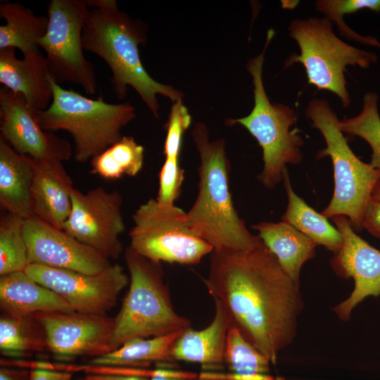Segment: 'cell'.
I'll list each match as a JSON object with an SVG mask.
<instances>
[{
  "label": "cell",
  "instance_id": "cell-1",
  "mask_svg": "<svg viewBox=\"0 0 380 380\" xmlns=\"http://www.w3.org/2000/svg\"><path fill=\"white\" fill-rule=\"evenodd\" d=\"M209 293L226 309L243 337L275 365L292 343L303 308L299 285L285 273L264 243L251 251L213 250Z\"/></svg>",
  "mask_w": 380,
  "mask_h": 380
},
{
  "label": "cell",
  "instance_id": "cell-2",
  "mask_svg": "<svg viewBox=\"0 0 380 380\" xmlns=\"http://www.w3.org/2000/svg\"><path fill=\"white\" fill-rule=\"evenodd\" d=\"M90 8L82 34L83 49L101 57L112 72L111 82L118 99L133 87L156 118L157 94L176 101L182 93L153 80L144 68L139 46L146 42L143 23L120 11L115 0H87Z\"/></svg>",
  "mask_w": 380,
  "mask_h": 380
},
{
  "label": "cell",
  "instance_id": "cell-3",
  "mask_svg": "<svg viewBox=\"0 0 380 380\" xmlns=\"http://www.w3.org/2000/svg\"><path fill=\"white\" fill-rule=\"evenodd\" d=\"M200 158L198 192L188 212L190 228L213 250L251 251L263 243L239 217L229 191V162L224 139L210 141L206 125L196 122L191 132Z\"/></svg>",
  "mask_w": 380,
  "mask_h": 380
},
{
  "label": "cell",
  "instance_id": "cell-4",
  "mask_svg": "<svg viewBox=\"0 0 380 380\" xmlns=\"http://www.w3.org/2000/svg\"><path fill=\"white\" fill-rule=\"evenodd\" d=\"M53 99L44 110L36 111L45 131L64 130L72 137L77 162L91 160L122 137V129L135 118L128 102L110 103L101 96L96 99L63 89L52 78Z\"/></svg>",
  "mask_w": 380,
  "mask_h": 380
},
{
  "label": "cell",
  "instance_id": "cell-5",
  "mask_svg": "<svg viewBox=\"0 0 380 380\" xmlns=\"http://www.w3.org/2000/svg\"><path fill=\"white\" fill-rule=\"evenodd\" d=\"M129 289L114 317L111 351L137 338L163 336L191 327L175 310L161 262L150 260L129 246L125 251Z\"/></svg>",
  "mask_w": 380,
  "mask_h": 380
},
{
  "label": "cell",
  "instance_id": "cell-6",
  "mask_svg": "<svg viewBox=\"0 0 380 380\" xmlns=\"http://www.w3.org/2000/svg\"><path fill=\"white\" fill-rule=\"evenodd\" d=\"M305 115L326 142L317 159L329 156L334 167V195L322 214L327 218L344 215L354 231L360 232L372 192L380 178V169L362 162L353 152L341 129L340 120L327 100L312 99Z\"/></svg>",
  "mask_w": 380,
  "mask_h": 380
},
{
  "label": "cell",
  "instance_id": "cell-7",
  "mask_svg": "<svg viewBox=\"0 0 380 380\" xmlns=\"http://www.w3.org/2000/svg\"><path fill=\"white\" fill-rule=\"evenodd\" d=\"M274 33L272 29L267 31L262 52L250 59L246 65L253 79V108L246 117L227 121L228 125L243 126L261 146L264 167L259 179L270 189L283 180L286 164L297 165L302 161L303 155L300 148L304 144L298 134L299 130L297 128L290 129L297 122L294 110L284 104L272 103L264 88L265 53Z\"/></svg>",
  "mask_w": 380,
  "mask_h": 380
},
{
  "label": "cell",
  "instance_id": "cell-8",
  "mask_svg": "<svg viewBox=\"0 0 380 380\" xmlns=\"http://www.w3.org/2000/svg\"><path fill=\"white\" fill-rule=\"evenodd\" d=\"M289 30L300 53L291 54L285 62V68L294 63H302L309 84L334 93L341 99L343 106L348 107L350 99L344 76L346 66L367 68L376 61L377 56L342 41L335 34L331 22L327 18L294 19Z\"/></svg>",
  "mask_w": 380,
  "mask_h": 380
},
{
  "label": "cell",
  "instance_id": "cell-9",
  "mask_svg": "<svg viewBox=\"0 0 380 380\" xmlns=\"http://www.w3.org/2000/svg\"><path fill=\"white\" fill-rule=\"evenodd\" d=\"M129 247L158 262L196 265L213 248L189 226L186 213L156 198L141 204L132 215Z\"/></svg>",
  "mask_w": 380,
  "mask_h": 380
},
{
  "label": "cell",
  "instance_id": "cell-10",
  "mask_svg": "<svg viewBox=\"0 0 380 380\" xmlns=\"http://www.w3.org/2000/svg\"><path fill=\"white\" fill-rule=\"evenodd\" d=\"M90 8L87 0H51L48 27L38 42L46 53L51 78L58 84L80 85L87 94L96 91L94 65L83 54L82 34Z\"/></svg>",
  "mask_w": 380,
  "mask_h": 380
},
{
  "label": "cell",
  "instance_id": "cell-11",
  "mask_svg": "<svg viewBox=\"0 0 380 380\" xmlns=\"http://www.w3.org/2000/svg\"><path fill=\"white\" fill-rule=\"evenodd\" d=\"M70 198L71 211L62 230L109 260L118 258L123 251L120 236L125 230L122 194L101 186L87 192L73 187Z\"/></svg>",
  "mask_w": 380,
  "mask_h": 380
},
{
  "label": "cell",
  "instance_id": "cell-12",
  "mask_svg": "<svg viewBox=\"0 0 380 380\" xmlns=\"http://www.w3.org/2000/svg\"><path fill=\"white\" fill-rule=\"evenodd\" d=\"M24 272L59 295L75 311L89 314L106 315L129 282L118 264L94 274L36 264H30Z\"/></svg>",
  "mask_w": 380,
  "mask_h": 380
},
{
  "label": "cell",
  "instance_id": "cell-13",
  "mask_svg": "<svg viewBox=\"0 0 380 380\" xmlns=\"http://www.w3.org/2000/svg\"><path fill=\"white\" fill-rule=\"evenodd\" d=\"M43 326L49 350L59 361L111 351L115 320L106 315L79 312H39L34 315Z\"/></svg>",
  "mask_w": 380,
  "mask_h": 380
},
{
  "label": "cell",
  "instance_id": "cell-14",
  "mask_svg": "<svg viewBox=\"0 0 380 380\" xmlns=\"http://www.w3.org/2000/svg\"><path fill=\"white\" fill-rule=\"evenodd\" d=\"M0 138L18 153L36 160H68L70 142L40 126L36 111L25 96L3 86L0 88Z\"/></svg>",
  "mask_w": 380,
  "mask_h": 380
},
{
  "label": "cell",
  "instance_id": "cell-15",
  "mask_svg": "<svg viewBox=\"0 0 380 380\" xmlns=\"http://www.w3.org/2000/svg\"><path fill=\"white\" fill-rule=\"evenodd\" d=\"M23 234L30 264L89 274L112 265L102 253L34 216L24 220Z\"/></svg>",
  "mask_w": 380,
  "mask_h": 380
},
{
  "label": "cell",
  "instance_id": "cell-16",
  "mask_svg": "<svg viewBox=\"0 0 380 380\" xmlns=\"http://www.w3.org/2000/svg\"><path fill=\"white\" fill-rule=\"evenodd\" d=\"M341 232L343 244L331 260L335 272L343 278L354 279V289L348 298L334 310L343 321H348L354 308L369 296L380 295V251L359 236L348 218H331Z\"/></svg>",
  "mask_w": 380,
  "mask_h": 380
},
{
  "label": "cell",
  "instance_id": "cell-17",
  "mask_svg": "<svg viewBox=\"0 0 380 380\" xmlns=\"http://www.w3.org/2000/svg\"><path fill=\"white\" fill-rule=\"evenodd\" d=\"M73 187L63 161L33 159L30 191L32 216L63 229L71 211L70 193Z\"/></svg>",
  "mask_w": 380,
  "mask_h": 380
},
{
  "label": "cell",
  "instance_id": "cell-18",
  "mask_svg": "<svg viewBox=\"0 0 380 380\" xmlns=\"http://www.w3.org/2000/svg\"><path fill=\"white\" fill-rule=\"evenodd\" d=\"M46 58L36 51L19 59L15 49H0V82L11 91L23 94L35 111L46 110L53 99Z\"/></svg>",
  "mask_w": 380,
  "mask_h": 380
},
{
  "label": "cell",
  "instance_id": "cell-19",
  "mask_svg": "<svg viewBox=\"0 0 380 380\" xmlns=\"http://www.w3.org/2000/svg\"><path fill=\"white\" fill-rule=\"evenodd\" d=\"M213 321L201 330L184 329L173 343L170 362L186 361L201 364L205 367L219 368L224 363L227 335L231 324L229 316L217 299Z\"/></svg>",
  "mask_w": 380,
  "mask_h": 380
},
{
  "label": "cell",
  "instance_id": "cell-20",
  "mask_svg": "<svg viewBox=\"0 0 380 380\" xmlns=\"http://www.w3.org/2000/svg\"><path fill=\"white\" fill-rule=\"evenodd\" d=\"M0 308L2 313L13 315L75 311L59 295L24 271L0 276Z\"/></svg>",
  "mask_w": 380,
  "mask_h": 380
},
{
  "label": "cell",
  "instance_id": "cell-21",
  "mask_svg": "<svg viewBox=\"0 0 380 380\" xmlns=\"http://www.w3.org/2000/svg\"><path fill=\"white\" fill-rule=\"evenodd\" d=\"M33 159L15 151L0 138V205L24 220L32 216L30 191Z\"/></svg>",
  "mask_w": 380,
  "mask_h": 380
},
{
  "label": "cell",
  "instance_id": "cell-22",
  "mask_svg": "<svg viewBox=\"0 0 380 380\" xmlns=\"http://www.w3.org/2000/svg\"><path fill=\"white\" fill-rule=\"evenodd\" d=\"M265 246L274 254L290 279L299 285L303 264L315 255L317 245L291 224L262 222L253 225Z\"/></svg>",
  "mask_w": 380,
  "mask_h": 380
},
{
  "label": "cell",
  "instance_id": "cell-23",
  "mask_svg": "<svg viewBox=\"0 0 380 380\" xmlns=\"http://www.w3.org/2000/svg\"><path fill=\"white\" fill-rule=\"evenodd\" d=\"M184 330L160 336L129 340L116 350L91 358L88 363L95 367L134 368L170 362L171 348Z\"/></svg>",
  "mask_w": 380,
  "mask_h": 380
},
{
  "label": "cell",
  "instance_id": "cell-24",
  "mask_svg": "<svg viewBox=\"0 0 380 380\" xmlns=\"http://www.w3.org/2000/svg\"><path fill=\"white\" fill-rule=\"evenodd\" d=\"M283 181L288 197L286 211L282 221L294 227L308 236L317 246H324L334 253L343 244L341 232L332 226L327 218L309 206L293 190L287 168L283 172Z\"/></svg>",
  "mask_w": 380,
  "mask_h": 380
},
{
  "label": "cell",
  "instance_id": "cell-25",
  "mask_svg": "<svg viewBox=\"0 0 380 380\" xmlns=\"http://www.w3.org/2000/svg\"><path fill=\"white\" fill-rule=\"evenodd\" d=\"M0 17L6 20L0 26V49H18L23 54L39 50L38 42L47 31V17L37 16L23 4L9 1H1Z\"/></svg>",
  "mask_w": 380,
  "mask_h": 380
},
{
  "label": "cell",
  "instance_id": "cell-26",
  "mask_svg": "<svg viewBox=\"0 0 380 380\" xmlns=\"http://www.w3.org/2000/svg\"><path fill=\"white\" fill-rule=\"evenodd\" d=\"M49 350L46 336L40 322L33 315L0 317V353L10 358H24Z\"/></svg>",
  "mask_w": 380,
  "mask_h": 380
},
{
  "label": "cell",
  "instance_id": "cell-27",
  "mask_svg": "<svg viewBox=\"0 0 380 380\" xmlns=\"http://www.w3.org/2000/svg\"><path fill=\"white\" fill-rule=\"evenodd\" d=\"M224 363L229 373L223 380H274L270 375V362L230 324L225 347Z\"/></svg>",
  "mask_w": 380,
  "mask_h": 380
},
{
  "label": "cell",
  "instance_id": "cell-28",
  "mask_svg": "<svg viewBox=\"0 0 380 380\" xmlns=\"http://www.w3.org/2000/svg\"><path fill=\"white\" fill-rule=\"evenodd\" d=\"M144 148L133 137L122 136L91 160V172L107 179L136 176L141 170Z\"/></svg>",
  "mask_w": 380,
  "mask_h": 380
},
{
  "label": "cell",
  "instance_id": "cell-29",
  "mask_svg": "<svg viewBox=\"0 0 380 380\" xmlns=\"http://www.w3.org/2000/svg\"><path fill=\"white\" fill-rule=\"evenodd\" d=\"M24 219L4 211L0 218V276L24 271L30 265Z\"/></svg>",
  "mask_w": 380,
  "mask_h": 380
},
{
  "label": "cell",
  "instance_id": "cell-30",
  "mask_svg": "<svg viewBox=\"0 0 380 380\" xmlns=\"http://www.w3.org/2000/svg\"><path fill=\"white\" fill-rule=\"evenodd\" d=\"M343 132L365 139L372 150L369 164L380 169V116L378 110V95L367 93L363 98L362 110L354 118L340 121Z\"/></svg>",
  "mask_w": 380,
  "mask_h": 380
},
{
  "label": "cell",
  "instance_id": "cell-31",
  "mask_svg": "<svg viewBox=\"0 0 380 380\" xmlns=\"http://www.w3.org/2000/svg\"><path fill=\"white\" fill-rule=\"evenodd\" d=\"M316 10L323 13L331 22L334 21L338 26L341 35L348 39L380 46L379 42L372 37H363L352 30L343 22L345 14L353 13L361 9V5L357 0H319L315 4Z\"/></svg>",
  "mask_w": 380,
  "mask_h": 380
},
{
  "label": "cell",
  "instance_id": "cell-32",
  "mask_svg": "<svg viewBox=\"0 0 380 380\" xmlns=\"http://www.w3.org/2000/svg\"><path fill=\"white\" fill-rule=\"evenodd\" d=\"M191 121V115L182 99L174 101L166 124L167 136L164 145L166 158L179 159L182 139Z\"/></svg>",
  "mask_w": 380,
  "mask_h": 380
},
{
  "label": "cell",
  "instance_id": "cell-33",
  "mask_svg": "<svg viewBox=\"0 0 380 380\" xmlns=\"http://www.w3.org/2000/svg\"><path fill=\"white\" fill-rule=\"evenodd\" d=\"M184 179V171L179 159L166 158L159 173V188L156 200L164 205H175Z\"/></svg>",
  "mask_w": 380,
  "mask_h": 380
},
{
  "label": "cell",
  "instance_id": "cell-34",
  "mask_svg": "<svg viewBox=\"0 0 380 380\" xmlns=\"http://www.w3.org/2000/svg\"><path fill=\"white\" fill-rule=\"evenodd\" d=\"M196 374L179 370L172 367L169 362L156 364V368L152 372L150 380H195ZM218 375L205 373L200 380H219Z\"/></svg>",
  "mask_w": 380,
  "mask_h": 380
},
{
  "label": "cell",
  "instance_id": "cell-35",
  "mask_svg": "<svg viewBox=\"0 0 380 380\" xmlns=\"http://www.w3.org/2000/svg\"><path fill=\"white\" fill-rule=\"evenodd\" d=\"M363 229L380 239V201L370 199L363 219Z\"/></svg>",
  "mask_w": 380,
  "mask_h": 380
},
{
  "label": "cell",
  "instance_id": "cell-36",
  "mask_svg": "<svg viewBox=\"0 0 380 380\" xmlns=\"http://www.w3.org/2000/svg\"><path fill=\"white\" fill-rule=\"evenodd\" d=\"M72 374L50 369L43 362L30 370V380H72Z\"/></svg>",
  "mask_w": 380,
  "mask_h": 380
},
{
  "label": "cell",
  "instance_id": "cell-37",
  "mask_svg": "<svg viewBox=\"0 0 380 380\" xmlns=\"http://www.w3.org/2000/svg\"><path fill=\"white\" fill-rule=\"evenodd\" d=\"M84 377L87 380H150L146 375L141 374H94Z\"/></svg>",
  "mask_w": 380,
  "mask_h": 380
},
{
  "label": "cell",
  "instance_id": "cell-38",
  "mask_svg": "<svg viewBox=\"0 0 380 380\" xmlns=\"http://www.w3.org/2000/svg\"><path fill=\"white\" fill-rule=\"evenodd\" d=\"M0 380H30V371L3 367L0 369Z\"/></svg>",
  "mask_w": 380,
  "mask_h": 380
},
{
  "label": "cell",
  "instance_id": "cell-39",
  "mask_svg": "<svg viewBox=\"0 0 380 380\" xmlns=\"http://www.w3.org/2000/svg\"><path fill=\"white\" fill-rule=\"evenodd\" d=\"M371 199L380 201V178L372 192Z\"/></svg>",
  "mask_w": 380,
  "mask_h": 380
},
{
  "label": "cell",
  "instance_id": "cell-40",
  "mask_svg": "<svg viewBox=\"0 0 380 380\" xmlns=\"http://www.w3.org/2000/svg\"><path fill=\"white\" fill-rule=\"evenodd\" d=\"M75 380H87V379H85V377H80Z\"/></svg>",
  "mask_w": 380,
  "mask_h": 380
}]
</instances>
